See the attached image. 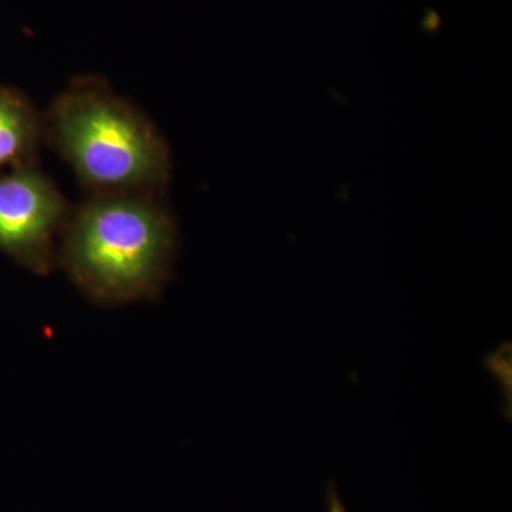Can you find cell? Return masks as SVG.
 <instances>
[{
	"mask_svg": "<svg viewBox=\"0 0 512 512\" xmlns=\"http://www.w3.org/2000/svg\"><path fill=\"white\" fill-rule=\"evenodd\" d=\"M177 228L154 192L90 194L70 211L56 262L93 302L114 306L160 295Z\"/></svg>",
	"mask_w": 512,
	"mask_h": 512,
	"instance_id": "6da1fadb",
	"label": "cell"
},
{
	"mask_svg": "<svg viewBox=\"0 0 512 512\" xmlns=\"http://www.w3.org/2000/svg\"><path fill=\"white\" fill-rule=\"evenodd\" d=\"M43 137L90 194H161L171 175L170 150L144 114L103 80H76L53 101Z\"/></svg>",
	"mask_w": 512,
	"mask_h": 512,
	"instance_id": "7a4b0ae2",
	"label": "cell"
},
{
	"mask_svg": "<svg viewBox=\"0 0 512 512\" xmlns=\"http://www.w3.org/2000/svg\"><path fill=\"white\" fill-rule=\"evenodd\" d=\"M70 211L36 161L9 168L0 175V252L33 274H50Z\"/></svg>",
	"mask_w": 512,
	"mask_h": 512,
	"instance_id": "3957f363",
	"label": "cell"
},
{
	"mask_svg": "<svg viewBox=\"0 0 512 512\" xmlns=\"http://www.w3.org/2000/svg\"><path fill=\"white\" fill-rule=\"evenodd\" d=\"M43 137V119L28 97L0 86V170L35 163Z\"/></svg>",
	"mask_w": 512,
	"mask_h": 512,
	"instance_id": "277c9868",
	"label": "cell"
},
{
	"mask_svg": "<svg viewBox=\"0 0 512 512\" xmlns=\"http://www.w3.org/2000/svg\"><path fill=\"white\" fill-rule=\"evenodd\" d=\"M328 512H346L340 501L338 493L333 488H330L328 495Z\"/></svg>",
	"mask_w": 512,
	"mask_h": 512,
	"instance_id": "5b68a950",
	"label": "cell"
}]
</instances>
